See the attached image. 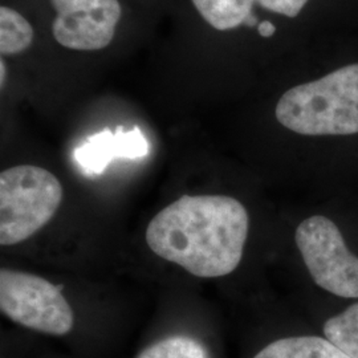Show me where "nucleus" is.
<instances>
[{"instance_id": "nucleus-1", "label": "nucleus", "mask_w": 358, "mask_h": 358, "mask_svg": "<svg viewBox=\"0 0 358 358\" xmlns=\"http://www.w3.org/2000/svg\"><path fill=\"white\" fill-rule=\"evenodd\" d=\"M250 217L226 195H183L152 219L146 243L154 254L196 278H220L243 256Z\"/></svg>"}, {"instance_id": "nucleus-2", "label": "nucleus", "mask_w": 358, "mask_h": 358, "mask_svg": "<svg viewBox=\"0 0 358 358\" xmlns=\"http://www.w3.org/2000/svg\"><path fill=\"white\" fill-rule=\"evenodd\" d=\"M275 115L284 128L303 136L358 133V64L287 90Z\"/></svg>"}, {"instance_id": "nucleus-3", "label": "nucleus", "mask_w": 358, "mask_h": 358, "mask_svg": "<svg viewBox=\"0 0 358 358\" xmlns=\"http://www.w3.org/2000/svg\"><path fill=\"white\" fill-rule=\"evenodd\" d=\"M63 199L60 180L32 165L13 166L0 174V244L22 243L43 229Z\"/></svg>"}, {"instance_id": "nucleus-4", "label": "nucleus", "mask_w": 358, "mask_h": 358, "mask_svg": "<svg viewBox=\"0 0 358 358\" xmlns=\"http://www.w3.org/2000/svg\"><path fill=\"white\" fill-rule=\"evenodd\" d=\"M0 309L13 322L51 336H65L75 324L60 288L23 271H0Z\"/></svg>"}, {"instance_id": "nucleus-5", "label": "nucleus", "mask_w": 358, "mask_h": 358, "mask_svg": "<svg viewBox=\"0 0 358 358\" xmlns=\"http://www.w3.org/2000/svg\"><path fill=\"white\" fill-rule=\"evenodd\" d=\"M294 242L308 271L320 288L345 299H358V257L348 248L343 234L329 217L303 220Z\"/></svg>"}, {"instance_id": "nucleus-6", "label": "nucleus", "mask_w": 358, "mask_h": 358, "mask_svg": "<svg viewBox=\"0 0 358 358\" xmlns=\"http://www.w3.org/2000/svg\"><path fill=\"white\" fill-rule=\"evenodd\" d=\"M53 36L73 51H100L115 38L121 19L118 0H51Z\"/></svg>"}, {"instance_id": "nucleus-7", "label": "nucleus", "mask_w": 358, "mask_h": 358, "mask_svg": "<svg viewBox=\"0 0 358 358\" xmlns=\"http://www.w3.org/2000/svg\"><path fill=\"white\" fill-rule=\"evenodd\" d=\"M149 153V143L138 128L125 131L118 128L115 133L103 130L90 137L77 148L75 158L87 174H101L115 159H138Z\"/></svg>"}, {"instance_id": "nucleus-8", "label": "nucleus", "mask_w": 358, "mask_h": 358, "mask_svg": "<svg viewBox=\"0 0 358 358\" xmlns=\"http://www.w3.org/2000/svg\"><path fill=\"white\" fill-rule=\"evenodd\" d=\"M254 358H350L331 341L315 337H288L271 343Z\"/></svg>"}, {"instance_id": "nucleus-9", "label": "nucleus", "mask_w": 358, "mask_h": 358, "mask_svg": "<svg viewBox=\"0 0 358 358\" xmlns=\"http://www.w3.org/2000/svg\"><path fill=\"white\" fill-rule=\"evenodd\" d=\"M196 11L217 31L243 24L251 15L254 0H192Z\"/></svg>"}, {"instance_id": "nucleus-10", "label": "nucleus", "mask_w": 358, "mask_h": 358, "mask_svg": "<svg viewBox=\"0 0 358 358\" xmlns=\"http://www.w3.org/2000/svg\"><path fill=\"white\" fill-rule=\"evenodd\" d=\"M34 28L10 7L0 8V52L4 56L26 51L32 44Z\"/></svg>"}, {"instance_id": "nucleus-11", "label": "nucleus", "mask_w": 358, "mask_h": 358, "mask_svg": "<svg viewBox=\"0 0 358 358\" xmlns=\"http://www.w3.org/2000/svg\"><path fill=\"white\" fill-rule=\"evenodd\" d=\"M324 334L348 357L358 358V303L327 321Z\"/></svg>"}, {"instance_id": "nucleus-12", "label": "nucleus", "mask_w": 358, "mask_h": 358, "mask_svg": "<svg viewBox=\"0 0 358 358\" xmlns=\"http://www.w3.org/2000/svg\"><path fill=\"white\" fill-rule=\"evenodd\" d=\"M137 358H210L205 346L186 336H173L146 348Z\"/></svg>"}, {"instance_id": "nucleus-13", "label": "nucleus", "mask_w": 358, "mask_h": 358, "mask_svg": "<svg viewBox=\"0 0 358 358\" xmlns=\"http://www.w3.org/2000/svg\"><path fill=\"white\" fill-rule=\"evenodd\" d=\"M257 1L262 7H264L271 13H280L288 17L297 16L308 3V0H257Z\"/></svg>"}, {"instance_id": "nucleus-14", "label": "nucleus", "mask_w": 358, "mask_h": 358, "mask_svg": "<svg viewBox=\"0 0 358 358\" xmlns=\"http://www.w3.org/2000/svg\"><path fill=\"white\" fill-rule=\"evenodd\" d=\"M276 32V27L273 26L271 22H262L259 24V35L263 38H271L272 35H275Z\"/></svg>"}, {"instance_id": "nucleus-15", "label": "nucleus", "mask_w": 358, "mask_h": 358, "mask_svg": "<svg viewBox=\"0 0 358 358\" xmlns=\"http://www.w3.org/2000/svg\"><path fill=\"white\" fill-rule=\"evenodd\" d=\"M243 24L245 26L254 27L257 24V20H256L255 16H252V15H250L245 20H244Z\"/></svg>"}, {"instance_id": "nucleus-16", "label": "nucleus", "mask_w": 358, "mask_h": 358, "mask_svg": "<svg viewBox=\"0 0 358 358\" xmlns=\"http://www.w3.org/2000/svg\"><path fill=\"white\" fill-rule=\"evenodd\" d=\"M1 85H4V77H6V69H4V62L1 60Z\"/></svg>"}]
</instances>
